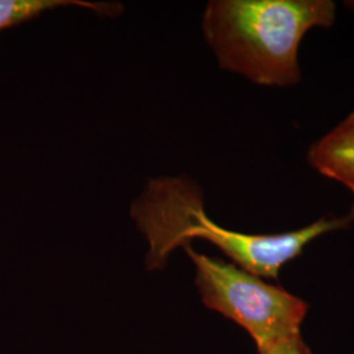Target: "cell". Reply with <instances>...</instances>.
Instances as JSON below:
<instances>
[{
  "label": "cell",
  "instance_id": "cell-1",
  "mask_svg": "<svg viewBox=\"0 0 354 354\" xmlns=\"http://www.w3.org/2000/svg\"><path fill=\"white\" fill-rule=\"evenodd\" d=\"M330 0H212L203 16V37L221 68L266 87L301 80L299 46L314 28H330Z\"/></svg>",
  "mask_w": 354,
  "mask_h": 354
},
{
  "label": "cell",
  "instance_id": "cell-2",
  "mask_svg": "<svg viewBox=\"0 0 354 354\" xmlns=\"http://www.w3.org/2000/svg\"><path fill=\"white\" fill-rule=\"evenodd\" d=\"M196 268V285L210 310L245 329L257 352L298 333L308 304L282 286L239 266L184 247Z\"/></svg>",
  "mask_w": 354,
  "mask_h": 354
},
{
  "label": "cell",
  "instance_id": "cell-3",
  "mask_svg": "<svg viewBox=\"0 0 354 354\" xmlns=\"http://www.w3.org/2000/svg\"><path fill=\"white\" fill-rule=\"evenodd\" d=\"M354 222V205L348 214L323 216L306 227L279 234H245L213 222L205 207L194 210L183 226V238L210 241L243 270L263 279H279L282 268L304 253L322 235L348 228Z\"/></svg>",
  "mask_w": 354,
  "mask_h": 354
},
{
  "label": "cell",
  "instance_id": "cell-4",
  "mask_svg": "<svg viewBox=\"0 0 354 354\" xmlns=\"http://www.w3.org/2000/svg\"><path fill=\"white\" fill-rule=\"evenodd\" d=\"M307 160L322 176L340 183L354 194V111L311 145Z\"/></svg>",
  "mask_w": 354,
  "mask_h": 354
},
{
  "label": "cell",
  "instance_id": "cell-5",
  "mask_svg": "<svg viewBox=\"0 0 354 354\" xmlns=\"http://www.w3.org/2000/svg\"><path fill=\"white\" fill-rule=\"evenodd\" d=\"M70 6L83 7L106 15H112L114 8V6L109 3L84 0H0V30L35 19L38 15L54 8Z\"/></svg>",
  "mask_w": 354,
  "mask_h": 354
},
{
  "label": "cell",
  "instance_id": "cell-6",
  "mask_svg": "<svg viewBox=\"0 0 354 354\" xmlns=\"http://www.w3.org/2000/svg\"><path fill=\"white\" fill-rule=\"evenodd\" d=\"M259 354H313V352L304 342L302 333H298L259 351Z\"/></svg>",
  "mask_w": 354,
  "mask_h": 354
}]
</instances>
